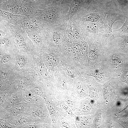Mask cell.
I'll use <instances>...</instances> for the list:
<instances>
[{
  "instance_id": "cell-37",
  "label": "cell",
  "mask_w": 128,
  "mask_h": 128,
  "mask_svg": "<svg viewBox=\"0 0 128 128\" xmlns=\"http://www.w3.org/2000/svg\"><path fill=\"white\" fill-rule=\"evenodd\" d=\"M118 2V5L119 8L123 10V4L122 0H117Z\"/></svg>"
},
{
  "instance_id": "cell-36",
  "label": "cell",
  "mask_w": 128,
  "mask_h": 128,
  "mask_svg": "<svg viewBox=\"0 0 128 128\" xmlns=\"http://www.w3.org/2000/svg\"><path fill=\"white\" fill-rule=\"evenodd\" d=\"M46 61L49 67H51L54 66L53 63H54L51 60L49 56L47 58Z\"/></svg>"
},
{
  "instance_id": "cell-12",
  "label": "cell",
  "mask_w": 128,
  "mask_h": 128,
  "mask_svg": "<svg viewBox=\"0 0 128 128\" xmlns=\"http://www.w3.org/2000/svg\"><path fill=\"white\" fill-rule=\"evenodd\" d=\"M73 93L78 101L87 95V86L83 81L80 79L75 81L73 86Z\"/></svg>"
},
{
  "instance_id": "cell-16",
  "label": "cell",
  "mask_w": 128,
  "mask_h": 128,
  "mask_svg": "<svg viewBox=\"0 0 128 128\" xmlns=\"http://www.w3.org/2000/svg\"><path fill=\"white\" fill-rule=\"evenodd\" d=\"M58 101L59 115L66 118L71 122L74 123L76 115L74 112L65 103L62 102Z\"/></svg>"
},
{
  "instance_id": "cell-6",
  "label": "cell",
  "mask_w": 128,
  "mask_h": 128,
  "mask_svg": "<svg viewBox=\"0 0 128 128\" xmlns=\"http://www.w3.org/2000/svg\"><path fill=\"white\" fill-rule=\"evenodd\" d=\"M87 41L91 47L89 53V59L93 61L94 64L99 63L104 48L106 46L98 41Z\"/></svg>"
},
{
  "instance_id": "cell-24",
  "label": "cell",
  "mask_w": 128,
  "mask_h": 128,
  "mask_svg": "<svg viewBox=\"0 0 128 128\" xmlns=\"http://www.w3.org/2000/svg\"><path fill=\"white\" fill-rule=\"evenodd\" d=\"M119 76L120 80L126 83L128 87V65L125 67ZM127 97H128V93Z\"/></svg>"
},
{
  "instance_id": "cell-8",
  "label": "cell",
  "mask_w": 128,
  "mask_h": 128,
  "mask_svg": "<svg viewBox=\"0 0 128 128\" xmlns=\"http://www.w3.org/2000/svg\"><path fill=\"white\" fill-rule=\"evenodd\" d=\"M89 74L95 77L99 82H103L112 76L99 63L94 64L93 67L89 71Z\"/></svg>"
},
{
  "instance_id": "cell-33",
  "label": "cell",
  "mask_w": 128,
  "mask_h": 128,
  "mask_svg": "<svg viewBox=\"0 0 128 128\" xmlns=\"http://www.w3.org/2000/svg\"><path fill=\"white\" fill-rule=\"evenodd\" d=\"M0 125L4 128H11V125L9 122L5 121H2L0 123Z\"/></svg>"
},
{
  "instance_id": "cell-14",
  "label": "cell",
  "mask_w": 128,
  "mask_h": 128,
  "mask_svg": "<svg viewBox=\"0 0 128 128\" xmlns=\"http://www.w3.org/2000/svg\"><path fill=\"white\" fill-rule=\"evenodd\" d=\"M82 8L87 9H106L112 0H82Z\"/></svg>"
},
{
  "instance_id": "cell-17",
  "label": "cell",
  "mask_w": 128,
  "mask_h": 128,
  "mask_svg": "<svg viewBox=\"0 0 128 128\" xmlns=\"http://www.w3.org/2000/svg\"><path fill=\"white\" fill-rule=\"evenodd\" d=\"M124 17L126 20L121 27L119 29L114 30L112 32V39H114L117 37L122 38L128 36V10L123 11Z\"/></svg>"
},
{
  "instance_id": "cell-1",
  "label": "cell",
  "mask_w": 128,
  "mask_h": 128,
  "mask_svg": "<svg viewBox=\"0 0 128 128\" xmlns=\"http://www.w3.org/2000/svg\"><path fill=\"white\" fill-rule=\"evenodd\" d=\"M112 41L104 47L99 63L112 76L117 77L128 65V54Z\"/></svg>"
},
{
  "instance_id": "cell-41",
  "label": "cell",
  "mask_w": 128,
  "mask_h": 128,
  "mask_svg": "<svg viewBox=\"0 0 128 128\" xmlns=\"http://www.w3.org/2000/svg\"><path fill=\"white\" fill-rule=\"evenodd\" d=\"M42 0V1H43V0Z\"/></svg>"
},
{
  "instance_id": "cell-3",
  "label": "cell",
  "mask_w": 128,
  "mask_h": 128,
  "mask_svg": "<svg viewBox=\"0 0 128 128\" xmlns=\"http://www.w3.org/2000/svg\"><path fill=\"white\" fill-rule=\"evenodd\" d=\"M112 1L107 8L106 16L103 24L102 33L100 40L105 45L112 39V28L114 23L117 20H124L123 11L118 6L112 4Z\"/></svg>"
},
{
  "instance_id": "cell-34",
  "label": "cell",
  "mask_w": 128,
  "mask_h": 128,
  "mask_svg": "<svg viewBox=\"0 0 128 128\" xmlns=\"http://www.w3.org/2000/svg\"><path fill=\"white\" fill-rule=\"evenodd\" d=\"M10 58V57L9 55H6L2 58L1 62L2 63H5L8 61Z\"/></svg>"
},
{
  "instance_id": "cell-35",
  "label": "cell",
  "mask_w": 128,
  "mask_h": 128,
  "mask_svg": "<svg viewBox=\"0 0 128 128\" xmlns=\"http://www.w3.org/2000/svg\"><path fill=\"white\" fill-rule=\"evenodd\" d=\"M0 105H1L5 101L6 97L5 94H2L0 95Z\"/></svg>"
},
{
  "instance_id": "cell-21",
  "label": "cell",
  "mask_w": 128,
  "mask_h": 128,
  "mask_svg": "<svg viewBox=\"0 0 128 128\" xmlns=\"http://www.w3.org/2000/svg\"><path fill=\"white\" fill-rule=\"evenodd\" d=\"M22 93L19 92L13 95L7 100L6 102V107L11 108L14 105L21 101L22 97H21Z\"/></svg>"
},
{
  "instance_id": "cell-11",
  "label": "cell",
  "mask_w": 128,
  "mask_h": 128,
  "mask_svg": "<svg viewBox=\"0 0 128 128\" xmlns=\"http://www.w3.org/2000/svg\"><path fill=\"white\" fill-rule=\"evenodd\" d=\"M56 79V92L65 93L73 92V86L69 79L64 76L59 75Z\"/></svg>"
},
{
  "instance_id": "cell-30",
  "label": "cell",
  "mask_w": 128,
  "mask_h": 128,
  "mask_svg": "<svg viewBox=\"0 0 128 128\" xmlns=\"http://www.w3.org/2000/svg\"><path fill=\"white\" fill-rule=\"evenodd\" d=\"M59 0H43V3L45 7L53 5L58 4Z\"/></svg>"
},
{
  "instance_id": "cell-25",
  "label": "cell",
  "mask_w": 128,
  "mask_h": 128,
  "mask_svg": "<svg viewBox=\"0 0 128 128\" xmlns=\"http://www.w3.org/2000/svg\"><path fill=\"white\" fill-rule=\"evenodd\" d=\"M122 38V41L117 44L123 51L128 54V36L124 37Z\"/></svg>"
},
{
  "instance_id": "cell-22",
  "label": "cell",
  "mask_w": 128,
  "mask_h": 128,
  "mask_svg": "<svg viewBox=\"0 0 128 128\" xmlns=\"http://www.w3.org/2000/svg\"><path fill=\"white\" fill-rule=\"evenodd\" d=\"M24 104L20 103L16 104L12 107L10 110V115L11 116H16L19 114L22 113L25 110Z\"/></svg>"
},
{
  "instance_id": "cell-18",
  "label": "cell",
  "mask_w": 128,
  "mask_h": 128,
  "mask_svg": "<svg viewBox=\"0 0 128 128\" xmlns=\"http://www.w3.org/2000/svg\"><path fill=\"white\" fill-rule=\"evenodd\" d=\"M82 0H73L69 7V9L66 15L67 21L72 19L74 16L83 7Z\"/></svg>"
},
{
  "instance_id": "cell-29",
  "label": "cell",
  "mask_w": 128,
  "mask_h": 128,
  "mask_svg": "<svg viewBox=\"0 0 128 128\" xmlns=\"http://www.w3.org/2000/svg\"><path fill=\"white\" fill-rule=\"evenodd\" d=\"M73 0H59V3L64 9L68 11L69 6Z\"/></svg>"
},
{
  "instance_id": "cell-15",
  "label": "cell",
  "mask_w": 128,
  "mask_h": 128,
  "mask_svg": "<svg viewBox=\"0 0 128 128\" xmlns=\"http://www.w3.org/2000/svg\"><path fill=\"white\" fill-rule=\"evenodd\" d=\"M0 20L7 21L9 24L16 26L20 21L28 19L25 16L16 15L0 9Z\"/></svg>"
},
{
  "instance_id": "cell-38",
  "label": "cell",
  "mask_w": 128,
  "mask_h": 128,
  "mask_svg": "<svg viewBox=\"0 0 128 128\" xmlns=\"http://www.w3.org/2000/svg\"><path fill=\"white\" fill-rule=\"evenodd\" d=\"M0 77L1 78L5 79L7 77V74L4 72H1L0 73Z\"/></svg>"
},
{
  "instance_id": "cell-5",
  "label": "cell",
  "mask_w": 128,
  "mask_h": 128,
  "mask_svg": "<svg viewBox=\"0 0 128 128\" xmlns=\"http://www.w3.org/2000/svg\"><path fill=\"white\" fill-rule=\"evenodd\" d=\"M77 23L81 35L83 36L86 40L92 41L99 40L102 33L103 23L99 22H86Z\"/></svg>"
},
{
  "instance_id": "cell-4",
  "label": "cell",
  "mask_w": 128,
  "mask_h": 128,
  "mask_svg": "<svg viewBox=\"0 0 128 128\" xmlns=\"http://www.w3.org/2000/svg\"><path fill=\"white\" fill-rule=\"evenodd\" d=\"M107 14V8L95 9H82L74 16L72 19L77 23L89 22H99L103 23Z\"/></svg>"
},
{
  "instance_id": "cell-32",
  "label": "cell",
  "mask_w": 128,
  "mask_h": 128,
  "mask_svg": "<svg viewBox=\"0 0 128 128\" xmlns=\"http://www.w3.org/2000/svg\"><path fill=\"white\" fill-rule=\"evenodd\" d=\"M49 57L51 60L54 64H56L58 62V59L52 53H50L49 55Z\"/></svg>"
},
{
  "instance_id": "cell-31",
  "label": "cell",
  "mask_w": 128,
  "mask_h": 128,
  "mask_svg": "<svg viewBox=\"0 0 128 128\" xmlns=\"http://www.w3.org/2000/svg\"><path fill=\"white\" fill-rule=\"evenodd\" d=\"M73 47L74 50L78 53L81 50L82 47V45L78 43H75L73 44Z\"/></svg>"
},
{
  "instance_id": "cell-7",
  "label": "cell",
  "mask_w": 128,
  "mask_h": 128,
  "mask_svg": "<svg viewBox=\"0 0 128 128\" xmlns=\"http://www.w3.org/2000/svg\"><path fill=\"white\" fill-rule=\"evenodd\" d=\"M44 99L50 114L52 123L54 128H55L57 119L59 115L58 101L54 96H47Z\"/></svg>"
},
{
  "instance_id": "cell-40",
  "label": "cell",
  "mask_w": 128,
  "mask_h": 128,
  "mask_svg": "<svg viewBox=\"0 0 128 128\" xmlns=\"http://www.w3.org/2000/svg\"><path fill=\"white\" fill-rule=\"evenodd\" d=\"M5 0H0V3H1L2 2H3L4 1H5Z\"/></svg>"
},
{
  "instance_id": "cell-39",
  "label": "cell",
  "mask_w": 128,
  "mask_h": 128,
  "mask_svg": "<svg viewBox=\"0 0 128 128\" xmlns=\"http://www.w3.org/2000/svg\"><path fill=\"white\" fill-rule=\"evenodd\" d=\"M128 112V105L126 107L122 110L121 112V113H125Z\"/></svg>"
},
{
  "instance_id": "cell-13",
  "label": "cell",
  "mask_w": 128,
  "mask_h": 128,
  "mask_svg": "<svg viewBox=\"0 0 128 128\" xmlns=\"http://www.w3.org/2000/svg\"><path fill=\"white\" fill-rule=\"evenodd\" d=\"M22 2L21 0H5L0 3V9L18 15Z\"/></svg>"
},
{
  "instance_id": "cell-28",
  "label": "cell",
  "mask_w": 128,
  "mask_h": 128,
  "mask_svg": "<svg viewBox=\"0 0 128 128\" xmlns=\"http://www.w3.org/2000/svg\"><path fill=\"white\" fill-rule=\"evenodd\" d=\"M25 60L22 56L19 57L16 61V69L18 70H22L24 65L25 63Z\"/></svg>"
},
{
  "instance_id": "cell-27",
  "label": "cell",
  "mask_w": 128,
  "mask_h": 128,
  "mask_svg": "<svg viewBox=\"0 0 128 128\" xmlns=\"http://www.w3.org/2000/svg\"><path fill=\"white\" fill-rule=\"evenodd\" d=\"M12 44L11 39L9 37H4L0 38V47L2 48L9 47Z\"/></svg>"
},
{
  "instance_id": "cell-9",
  "label": "cell",
  "mask_w": 128,
  "mask_h": 128,
  "mask_svg": "<svg viewBox=\"0 0 128 128\" xmlns=\"http://www.w3.org/2000/svg\"><path fill=\"white\" fill-rule=\"evenodd\" d=\"M54 96L58 101L65 103L70 107L74 113L79 101L73 92L65 93L56 91Z\"/></svg>"
},
{
  "instance_id": "cell-2",
  "label": "cell",
  "mask_w": 128,
  "mask_h": 128,
  "mask_svg": "<svg viewBox=\"0 0 128 128\" xmlns=\"http://www.w3.org/2000/svg\"><path fill=\"white\" fill-rule=\"evenodd\" d=\"M68 12L58 3L39 10L37 16L33 18L36 19L44 27L62 25L69 21L66 20Z\"/></svg>"
},
{
  "instance_id": "cell-10",
  "label": "cell",
  "mask_w": 128,
  "mask_h": 128,
  "mask_svg": "<svg viewBox=\"0 0 128 128\" xmlns=\"http://www.w3.org/2000/svg\"><path fill=\"white\" fill-rule=\"evenodd\" d=\"M93 103L90 99L80 100L77 105L74 113L80 116L91 113L93 109Z\"/></svg>"
},
{
  "instance_id": "cell-26",
  "label": "cell",
  "mask_w": 128,
  "mask_h": 128,
  "mask_svg": "<svg viewBox=\"0 0 128 128\" xmlns=\"http://www.w3.org/2000/svg\"><path fill=\"white\" fill-rule=\"evenodd\" d=\"M72 22V30L75 38L79 39L81 37V33L78 24L73 21Z\"/></svg>"
},
{
  "instance_id": "cell-19",
  "label": "cell",
  "mask_w": 128,
  "mask_h": 128,
  "mask_svg": "<svg viewBox=\"0 0 128 128\" xmlns=\"http://www.w3.org/2000/svg\"><path fill=\"white\" fill-rule=\"evenodd\" d=\"M91 120V117L90 116L76 115L74 123L76 128L86 127L89 125Z\"/></svg>"
},
{
  "instance_id": "cell-20",
  "label": "cell",
  "mask_w": 128,
  "mask_h": 128,
  "mask_svg": "<svg viewBox=\"0 0 128 128\" xmlns=\"http://www.w3.org/2000/svg\"><path fill=\"white\" fill-rule=\"evenodd\" d=\"M55 128H76L75 123L59 115L56 121Z\"/></svg>"
},
{
  "instance_id": "cell-23",
  "label": "cell",
  "mask_w": 128,
  "mask_h": 128,
  "mask_svg": "<svg viewBox=\"0 0 128 128\" xmlns=\"http://www.w3.org/2000/svg\"><path fill=\"white\" fill-rule=\"evenodd\" d=\"M34 6L38 10L42 9L44 8L43 1L41 0H21Z\"/></svg>"
}]
</instances>
